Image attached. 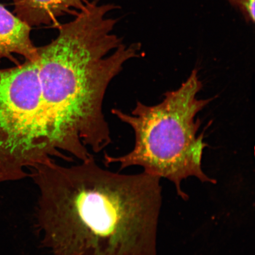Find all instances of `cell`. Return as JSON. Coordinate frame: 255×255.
<instances>
[{
  "mask_svg": "<svg viewBox=\"0 0 255 255\" xmlns=\"http://www.w3.org/2000/svg\"><path fill=\"white\" fill-rule=\"evenodd\" d=\"M36 226L51 255H157L161 178L106 170L93 155L35 165Z\"/></svg>",
  "mask_w": 255,
  "mask_h": 255,
  "instance_id": "obj_1",
  "label": "cell"
},
{
  "mask_svg": "<svg viewBox=\"0 0 255 255\" xmlns=\"http://www.w3.org/2000/svg\"><path fill=\"white\" fill-rule=\"evenodd\" d=\"M88 1L73 20L57 25L58 34L37 47V60L44 126L51 145L81 160L112 142L103 113L105 94L128 60L138 57L141 44L127 46L113 33L119 8Z\"/></svg>",
  "mask_w": 255,
  "mask_h": 255,
  "instance_id": "obj_2",
  "label": "cell"
},
{
  "mask_svg": "<svg viewBox=\"0 0 255 255\" xmlns=\"http://www.w3.org/2000/svg\"><path fill=\"white\" fill-rule=\"evenodd\" d=\"M202 88L198 71L194 69L179 88L165 94L161 103L146 106L138 101L131 115L113 110L118 119L132 128L135 143L127 154L117 157L105 154V165L119 163L120 170L142 167L146 173L171 181L184 200L189 197L181 185L188 177L216 184V180L207 176L202 168L207 144L203 141L205 133L198 134L202 123L196 118L213 100L197 98Z\"/></svg>",
  "mask_w": 255,
  "mask_h": 255,
  "instance_id": "obj_3",
  "label": "cell"
},
{
  "mask_svg": "<svg viewBox=\"0 0 255 255\" xmlns=\"http://www.w3.org/2000/svg\"><path fill=\"white\" fill-rule=\"evenodd\" d=\"M53 157L71 160L47 138L37 61L0 69V183L29 176L25 169Z\"/></svg>",
  "mask_w": 255,
  "mask_h": 255,
  "instance_id": "obj_4",
  "label": "cell"
},
{
  "mask_svg": "<svg viewBox=\"0 0 255 255\" xmlns=\"http://www.w3.org/2000/svg\"><path fill=\"white\" fill-rule=\"evenodd\" d=\"M31 30L29 25L0 4V60L8 59L18 65L13 57L16 54L27 61L36 62L39 55Z\"/></svg>",
  "mask_w": 255,
  "mask_h": 255,
  "instance_id": "obj_5",
  "label": "cell"
},
{
  "mask_svg": "<svg viewBox=\"0 0 255 255\" xmlns=\"http://www.w3.org/2000/svg\"><path fill=\"white\" fill-rule=\"evenodd\" d=\"M13 13L30 27L55 24L67 14H77L88 0H12Z\"/></svg>",
  "mask_w": 255,
  "mask_h": 255,
  "instance_id": "obj_6",
  "label": "cell"
},
{
  "mask_svg": "<svg viewBox=\"0 0 255 255\" xmlns=\"http://www.w3.org/2000/svg\"><path fill=\"white\" fill-rule=\"evenodd\" d=\"M233 7L238 9L247 23H254L255 0H226Z\"/></svg>",
  "mask_w": 255,
  "mask_h": 255,
  "instance_id": "obj_7",
  "label": "cell"
}]
</instances>
